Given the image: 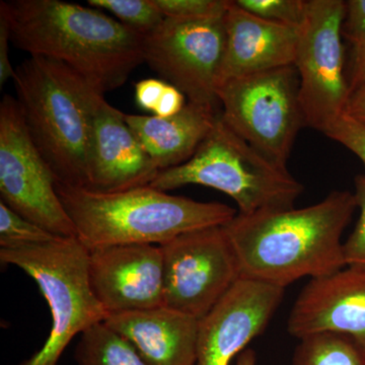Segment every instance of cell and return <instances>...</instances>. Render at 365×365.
I'll return each mask as SVG.
<instances>
[{
  "label": "cell",
  "mask_w": 365,
  "mask_h": 365,
  "mask_svg": "<svg viewBox=\"0 0 365 365\" xmlns=\"http://www.w3.org/2000/svg\"><path fill=\"white\" fill-rule=\"evenodd\" d=\"M169 83L158 78H146L135 83V102L140 109L155 114L158 102Z\"/></svg>",
  "instance_id": "83f0119b"
},
{
  "label": "cell",
  "mask_w": 365,
  "mask_h": 365,
  "mask_svg": "<svg viewBox=\"0 0 365 365\" xmlns=\"http://www.w3.org/2000/svg\"><path fill=\"white\" fill-rule=\"evenodd\" d=\"M351 71H350V90L365 83V39L352 44Z\"/></svg>",
  "instance_id": "4dcf8cb0"
},
{
  "label": "cell",
  "mask_w": 365,
  "mask_h": 365,
  "mask_svg": "<svg viewBox=\"0 0 365 365\" xmlns=\"http://www.w3.org/2000/svg\"><path fill=\"white\" fill-rule=\"evenodd\" d=\"M345 1L307 0L294 66L306 126L325 132L342 115L350 96L344 73L342 25Z\"/></svg>",
  "instance_id": "ba28073f"
},
{
  "label": "cell",
  "mask_w": 365,
  "mask_h": 365,
  "mask_svg": "<svg viewBox=\"0 0 365 365\" xmlns=\"http://www.w3.org/2000/svg\"><path fill=\"white\" fill-rule=\"evenodd\" d=\"M88 4L114 14L120 23L143 37L153 32L165 19L153 0H88Z\"/></svg>",
  "instance_id": "44dd1931"
},
{
  "label": "cell",
  "mask_w": 365,
  "mask_h": 365,
  "mask_svg": "<svg viewBox=\"0 0 365 365\" xmlns=\"http://www.w3.org/2000/svg\"><path fill=\"white\" fill-rule=\"evenodd\" d=\"M294 365H365V352L351 338L317 334L299 340Z\"/></svg>",
  "instance_id": "ffe728a7"
},
{
  "label": "cell",
  "mask_w": 365,
  "mask_h": 365,
  "mask_svg": "<svg viewBox=\"0 0 365 365\" xmlns=\"http://www.w3.org/2000/svg\"><path fill=\"white\" fill-rule=\"evenodd\" d=\"M356 208L354 193L333 191L307 207L237 213L222 227L242 278L285 289L346 267L342 235Z\"/></svg>",
  "instance_id": "6da1fadb"
},
{
  "label": "cell",
  "mask_w": 365,
  "mask_h": 365,
  "mask_svg": "<svg viewBox=\"0 0 365 365\" xmlns=\"http://www.w3.org/2000/svg\"><path fill=\"white\" fill-rule=\"evenodd\" d=\"M284 288L241 278L199 319L195 365H230L264 332L279 307Z\"/></svg>",
  "instance_id": "7c38bea8"
},
{
  "label": "cell",
  "mask_w": 365,
  "mask_h": 365,
  "mask_svg": "<svg viewBox=\"0 0 365 365\" xmlns=\"http://www.w3.org/2000/svg\"><path fill=\"white\" fill-rule=\"evenodd\" d=\"M216 95L225 123L269 160L287 167L295 138L307 127L295 66L230 79Z\"/></svg>",
  "instance_id": "52a82bcc"
},
{
  "label": "cell",
  "mask_w": 365,
  "mask_h": 365,
  "mask_svg": "<svg viewBox=\"0 0 365 365\" xmlns=\"http://www.w3.org/2000/svg\"><path fill=\"white\" fill-rule=\"evenodd\" d=\"M150 365H195L199 319L167 307L108 314L103 322Z\"/></svg>",
  "instance_id": "e0dca14e"
},
{
  "label": "cell",
  "mask_w": 365,
  "mask_h": 365,
  "mask_svg": "<svg viewBox=\"0 0 365 365\" xmlns=\"http://www.w3.org/2000/svg\"><path fill=\"white\" fill-rule=\"evenodd\" d=\"M76 360L78 365H150L131 344L104 323L81 334Z\"/></svg>",
  "instance_id": "d6986e66"
},
{
  "label": "cell",
  "mask_w": 365,
  "mask_h": 365,
  "mask_svg": "<svg viewBox=\"0 0 365 365\" xmlns=\"http://www.w3.org/2000/svg\"><path fill=\"white\" fill-rule=\"evenodd\" d=\"M57 178L30 135L16 98L0 102V201L57 237H78Z\"/></svg>",
  "instance_id": "9c48e42d"
},
{
  "label": "cell",
  "mask_w": 365,
  "mask_h": 365,
  "mask_svg": "<svg viewBox=\"0 0 365 365\" xmlns=\"http://www.w3.org/2000/svg\"><path fill=\"white\" fill-rule=\"evenodd\" d=\"M225 44V16L165 18L144 36L143 61L189 103L220 113L216 88Z\"/></svg>",
  "instance_id": "30bf717a"
},
{
  "label": "cell",
  "mask_w": 365,
  "mask_h": 365,
  "mask_svg": "<svg viewBox=\"0 0 365 365\" xmlns=\"http://www.w3.org/2000/svg\"><path fill=\"white\" fill-rule=\"evenodd\" d=\"M225 28L217 86L230 79L294 66L299 26L263 20L228 0Z\"/></svg>",
  "instance_id": "2e32d148"
},
{
  "label": "cell",
  "mask_w": 365,
  "mask_h": 365,
  "mask_svg": "<svg viewBox=\"0 0 365 365\" xmlns=\"http://www.w3.org/2000/svg\"><path fill=\"white\" fill-rule=\"evenodd\" d=\"M160 172L127 124L124 113L100 96L93 111L85 189L101 193L126 191L150 185Z\"/></svg>",
  "instance_id": "9a60e30c"
},
{
  "label": "cell",
  "mask_w": 365,
  "mask_h": 365,
  "mask_svg": "<svg viewBox=\"0 0 365 365\" xmlns=\"http://www.w3.org/2000/svg\"><path fill=\"white\" fill-rule=\"evenodd\" d=\"M220 113L188 102L173 117L125 115V120L158 170H165L193 157Z\"/></svg>",
  "instance_id": "ac0fdd59"
},
{
  "label": "cell",
  "mask_w": 365,
  "mask_h": 365,
  "mask_svg": "<svg viewBox=\"0 0 365 365\" xmlns=\"http://www.w3.org/2000/svg\"><path fill=\"white\" fill-rule=\"evenodd\" d=\"M88 277L108 314L163 307V256L155 245L88 250Z\"/></svg>",
  "instance_id": "4fadbf2b"
},
{
  "label": "cell",
  "mask_w": 365,
  "mask_h": 365,
  "mask_svg": "<svg viewBox=\"0 0 365 365\" xmlns=\"http://www.w3.org/2000/svg\"><path fill=\"white\" fill-rule=\"evenodd\" d=\"M245 11L263 20L297 26L304 20L307 0H235Z\"/></svg>",
  "instance_id": "603a6c76"
},
{
  "label": "cell",
  "mask_w": 365,
  "mask_h": 365,
  "mask_svg": "<svg viewBox=\"0 0 365 365\" xmlns=\"http://www.w3.org/2000/svg\"><path fill=\"white\" fill-rule=\"evenodd\" d=\"M355 200L359 218L351 235L344 242L346 266L365 271V175L355 178Z\"/></svg>",
  "instance_id": "d4e9b609"
},
{
  "label": "cell",
  "mask_w": 365,
  "mask_h": 365,
  "mask_svg": "<svg viewBox=\"0 0 365 365\" xmlns=\"http://www.w3.org/2000/svg\"><path fill=\"white\" fill-rule=\"evenodd\" d=\"M187 105L186 97L176 86L168 85L153 116L169 118L179 114Z\"/></svg>",
  "instance_id": "f1b7e54d"
},
{
  "label": "cell",
  "mask_w": 365,
  "mask_h": 365,
  "mask_svg": "<svg viewBox=\"0 0 365 365\" xmlns=\"http://www.w3.org/2000/svg\"><path fill=\"white\" fill-rule=\"evenodd\" d=\"M222 227L186 232L160 246L163 306L202 319L241 279L239 262Z\"/></svg>",
  "instance_id": "8fae6325"
},
{
  "label": "cell",
  "mask_w": 365,
  "mask_h": 365,
  "mask_svg": "<svg viewBox=\"0 0 365 365\" xmlns=\"http://www.w3.org/2000/svg\"><path fill=\"white\" fill-rule=\"evenodd\" d=\"M165 18L199 19L223 16L228 0H153Z\"/></svg>",
  "instance_id": "cb8c5ba5"
},
{
  "label": "cell",
  "mask_w": 365,
  "mask_h": 365,
  "mask_svg": "<svg viewBox=\"0 0 365 365\" xmlns=\"http://www.w3.org/2000/svg\"><path fill=\"white\" fill-rule=\"evenodd\" d=\"M287 330L299 340L324 333L346 336L365 352V271L346 266L312 278L294 302Z\"/></svg>",
  "instance_id": "5bb4252c"
},
{
  "label": "cell",
  "mask_w": 365,
  "mask_h": 365,
  "mask_svg": "<svg viewBox=\"0 0 365 365\" xmlns=\"http://www.w3.org/2000/svg\"><path fill=\"white\" fill-rule=\"evenodd\" d=\"M13 81L26 128L57 181L86 188L93 111L104 93L46 57L26 59Z\"/></svg>",
  "instance_id": "277c9868"
},
{
  "label": "cell",
  "mask_w": 365,
  "mask_h": 365,
  "mask_svg": "<svg viewBox=\"0 0 365 365\" xmlns=\"http://www.w3.org/2000/svg\"><path fill=\"white\" fill-rule=\"evenodd\" d=\"M345 114L365 126V83L351 88Z\"/></svg>",
  "instance_id": "1f68e13d"
},
{
  "label": "cell",
  "mask_w": 365,
  "mask_h": 365,
  "mask_svg": "<svg viewBox=\"0 0 365 365\" xmlns=\"http://www.w3.org/2000/svg\"><path fill=\"white\" fill-rule=\"evenodd\" d=\"M325 135L352 151L365 168V126L347 115H342L325 132Z\"/></svg>",
  "instance_id": "484cf974"
},
{
  "label": "cell",
  "mask_w": 365,
  "mask_h": 365,
  "mask_svg": "<svg viewBox=\"0 0 365 365\" xmlns=\"http://www.w3.org/2000/svg\"><path fill=\"white\" fill-rule=\"evenodd\" d=\"M11 42L31 56L61 62L102 93L143 63V36L95 7L62 0L0 2Z\"/></svg>",
  "instance_id": "7a4b0ae2"
},
{
  "label": "cell",
  "mask_w": 365,
  "mask_h": 365,
  "mask_svg": "<svg viewBox=\"0 0 365 365\" xmlns=\"http://www.w3.org/2000/svg\"><path fill=\"white\" fill-rule=\"evenodd\" d=\"M256 359L254 350L246 349L237 357L235 365H256Z\"/></svg>",
  "instance_id": "d6a6232c"
},
{
  "label": "cell",
  "mask_w": 365,
  "mask_h": 365,
  "mask_svg": "<svg viewBox=\"0 0 365 365\" xmlns=\"http://www.w3.org/2000/svg\"><path fill=\"white\" fill-rule=\"evenodd\" d=\"M11 42L9 23L6 16L0 14V88H2L7 81L14 78L16 69L11 66L9 57V43Z\"/></svg>",
  "instance_id": "f546056e"
},
{
  "label": "cell",
  "mask_w": 365,
  "mask_h": 365,
  "mask_svg": "<svg viewBox=\"0 0 365 365\" xmlns=\"http://www.w3.org/2000/svg\"><path fill=\"white\" fill-rule=\"evenodd\" d=\"M201 185L234 199L240 215L292 208L304 186L287 167L269 160L220 117L188 162L160 170L150 186L169 192Z\"/></svg>",
  "instance_id": "5b68a950"
},
{
  "label": "cell",
  "mask_w": 365,
  "mask_h": 365,
  "mask_svg": "<svg viewBox=\"0 0 365 365\" xmlns=\"http://www.w3.org/2000/svg\"><path fill=\"white\" fill-rule=\"evenodd\" d=\"M56 191L88 250L121 245L162 246L186 232L222 227L237 215L217 202H199L148 186L101 193L56 182Z\"/></svg>",
  "instance_id": "3957f363"
},
{
  "label": "cell",
  "mask_w": 365,
  "mask_h": 365,
  "mask_svg": "<svg viewBox=\"0 0 365 365\" xmlns=\"http://www.w3.org/2000/svg\"><path fill=\"white\" fill-rule=\"evenodd\" d=\"M88 254L78 237L18 249H0V261L21 269L39 287L51 312L52 326L44 345L16 365H57L78 334L103 323L108 313L93 292Z\"/></svg>",
  "instance_id": "8992f818"
},
{
  "label": "cell",
  "mask_w": 365,
  "mask_h": 365,
  "mask_svg": "<svg viewBox=\"0 0 365 365\" xmlns=\"http://www.w3.org/2000/svg\"><path fill=\"white\" fill-rule=\"evenodd\" d=\"M342 36L353 43L365 39V0L345 1Z\"/></svg>",
  "instance_id": "4316f807"
},
{
  "label": "cell",
  "mask_w": 365,
  "mask_h": 365,
  "mask_svg": "<svg viewBox=\"0 0 365 365\" xmlns=\"http://www.w3.org/2000/svg\"><path fill=\"white\" fill-rule=\"evenodd\" d=\"M57 239L0 201V249H18L46 244Z\"/></svg>",
  "instance_id": "7402d4cb"
}]
</instances>
